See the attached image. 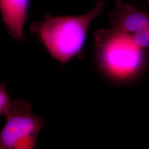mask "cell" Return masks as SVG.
Segmentation results:
<instances>
[{"instance_id":"6da1fadb","label":"cell","mask_w":149,"mask_h":149,"mask_svg":"<svg viewBox=\"0 0 149 149\" xmlns=\"http://www.w3.org/2000/svg\"><path fill=\"white\" fill-rule=\"evenodd\" d=\"M104 0H98L85 15L53 16L47 15L43 21L30 28L54 59L65 64L81 50L91 22L103 13Z\"/></svg>"},{"instance_id":"7a4b0ae2","label":"cell","mask_w":149,"mask_h":149,"mask_svg":"<svg viewBox=\"0 0 149 149\" xmlns=\"http://www.w3.org/2000/svg\"><path fill=\"white\" fill-rule=\"evenodd\" d=\"M4 116L6 122L0 132V149H35L45 122L32 112L31 103L23 99L12 100Z\"/></svg>"},{"instance_id":"3957f363","label":"cell","mask_w":149,"mask_h":149,"mask_svg":"<svg viewBox=\"0 0 149 149\" xmlns=\"http://www.w3.org/2000/svg\"><path fill=\"white\" fill-rule=\"evenodd\" d=\"M107 71L124 77L138 69L142 61V50L130 35H116L95 41Z\"/></svg>"},{"instance_id":"277c9868","label":"cell","mask_w":149,"mask_h":149,"mask_svg":"<svg viewBox=\"0 0 149 149\" xmlns=\"http://www.w3.org/2000/svg\"><path fill=\"white\" fill-rule=\"evenodd\" d=\"M111 26L96 32L95 41L116 35H130L149 27V15L135 6L117 0L109 15Z\"/></svg>"},{"instance_id":"5b68a950","label":"cell","mask_w":149,"mask_h":149,"mask_svg":"<svg viewBox=\"0 0 149 149\" xmlns=\"http://www.w3.org/2000/svg\"><path fill=\"white\" fill-rule=\"evenodd\" d=\"M30 0H0V12L10 36L16 42H24L23 28Z\"/></svg>"},{"instance_id":"8992f818","label":"cell","mask_w":149,"mask_h":149,"mask_svg":"<svg viewBox=\"0 0 149 149\" xmlns=\"http://www.w3.org/2000/svg\"><path fill=\"white\" fill-rule=\"evenodd\" d=\"M134 43L141 49L149 47V27L132 36Z\"/></svg>"},{"instance_id":"52a82bcc","label":"cell","mask_w":149,"mask_h":149,"mask_svg":"<svg viewBox=\"0 0 149 149\" xmlns=\"http://www.w3.org/2000/svg\"><path fill=\"white\" fill-rule=\"evenodd\" d=\"M12 100L6 90V85H0V117L4 116Z\"/></svg>"}]
</instances>
